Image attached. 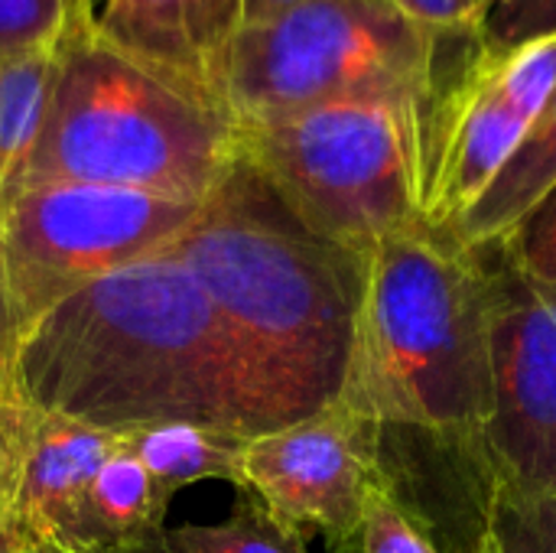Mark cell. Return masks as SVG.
Instances as JSON below:
<instances>
[{"label": "cell", "instance_id": "1", "mask_svg": "<svg viewBox=\"0 0 556 553\" xmlns=\"http://www.w3.org/2000/svg\"><path fill=\"white\" fill-rule=\"evenodd\" d=\"M163 251L182 261L218 316L251 440L339 401L365 254L313 235L241 153Z\"/></svg>", "mask_w": 556, "mask_h": 553}, {"label": "cell", "instance_id": "2", "mask_svg": "<svg viewBox=\"0 0 556 553\" xmlns=\"http://www.w3.org/2000/svg\"><path fill=\"white\" fill-rule=\"evenodd\" d=\"M7 388L29 407L108 433L208 424L251 440L218 316L169 251L91 280L13 345Z\"/></svg>", "mask_w": 556, "mask_h": 553}, {"label": "cell", "instance_id": "3", "mask_svg": "<svg viewBox=\"0 0 556 553\" xmlns=\"http://www.w3.org/2000/svg\"><path fill=\"white\" fill-rule=\"evenodd\" d=\"M339 404L378 427L485 433L495 375L482 248L420 225L368 251Z\"/></svg>", "mask_w": 556, "mask_h": 553}, {"label": "cell", "instance_id": "4", "mask_svg": "<svg viewBox=\"0 0 556 553\" xmlns=\"http://www.w3.org/2000/svg\"><path fill=\"white\" fill-rule=\"evenodd\" d=\"M482 55L479 29H430L394 0H309L235 36L222 104L235 130L339 101L414 104L433 166L446 111Z\"/></svg>", "mask_w": 556, "mask_h": 553}, {"label": "cell", "instance_id": "5", "mask_svg": "<svg viewBox=\"0 0 556 553\" xmlns=\"http://www.w3.org/2000/svg\"><path fill=\"white\" fill-rule=\"evenodd\" d=\"M235 156L238 130L218 108L173 88L81 26L55 49L42 127L3 205L20 189L49 183L202 202Z\"/></svg>", "mask_w": 556, "mask_h": 553}, {"label": "cell", "instance_id": "6", "mask_svg": "<svg viewBox=\"0 0 556 553\" xmlns=\"http://www.w3.org/2000/svg\"><path fill=\"white\" fill-rule=\"evenodd\" d=\"M238 153L319 238L365 254L427 225L430 124L397 101H339L241 127Z\"/></svg>", "mask_w": 556, "mask_h": 553}, {"label": "cell", "instance_id": "7", "mask_svg": "<svg viewBox=\"0 0 556 553\" xmlns=\"http://www.w3.org/2000/svg\"><path fill=\"white\" fill-rule=\"evenodd\" d=\"M195 212L199 202L117 186L20 189L0 209V290L13 345L75 290L163 251Z\"/></svg>", "mask_w": 556, "mask_h": 553}, {"label": "cell", "instance_id": "8", "mask_svg": "<svg viewBox=\"0 0 556 553\" xmlns=\"http://www.w3.org/2000/svg\"><path fill=\"white\" fill-rule=\"evenodd\" d=\"M492 284L495 411L485 427L502 482L556 499V284L482 244Z\"/></svg>", "mask_w": 556, "mask_h": 553}, {"label": "cell", "instance_id": "9", "mask_svg": "<svg viewBox=\"0 0 556 553\" xmlns=\"http://www.w3.org/2000/svg\"><path fill=\"white\" fill-rule=\"evenodd\" d=\"M378 473V424L339 401L293 427L248 440L241 489L300 538L323 535L332 553H358Z\"/></svg>", "mask_w": 556, "mask_h": 553}, {"label": "cell", "instance_id": "10", "mask_svg": "<svg viewBox=\"0 0 556 553\" xmlns=\"http://www.w3.org/2000/svg\"><path fill=\"white\" fill-rule=\"evenodd\" d=\"M556 88V36L505 59L482 55L476 75L446 111L430 166L424 218L453 225L498 176Z\"/></svg>", "mask_w": 556, "mask_h": 553}, {"label": "cell", "instance_id": "11", "mask_svg": "<svg viewBox=\"0 0 556 553\" xmlns=\"http://www.w3.org/2000/svg\"><path fill=\"white\" fill-rule=\"evenodd\" d=\"M378 473L437 551L482 553L502 482L485 433L378 427Z\"/></svg>", "mask_w": 556, "mask_h": 553}, {"label": "cell", "instance_id": "12", "mask_svg": "<svg viewBox=\"0 0 556 553\" xmlns=\"http://www.w3.org/2000/svg\"><path fill=\"white\" fill-rule=\"evenodd\" d=\"M241 26V0H98L88 29L130 62L225 114V62Z\"/></svg>", "mask_w": 556, "mask_h": 553}, {"label": "cell", "instance_id": "13", "mask_svg": "<svg viewBox=\"0 0 556 553\" xmlns=\"http://www.w3.org/2000/svg\"><path fill=\"white\" fill-rule=\"evenodd\" d=\"M121 433H108L81 420L33 407L20 486L10 512L36 538L59 541L72 551L78 505L94 473L121 447Z\"/></svg>", "mask_w": 556, "mask_h": 553}, {"label": "cell", "instance_id": "14", "mask_svg": "<svg viewBox=\"0 0 556 553\" xmlns=\"http://www.w3.org/2000/svg\"><path fill=\"white\" fill-rule=\"evenodd\" d=\"M169 502L127 440L94 473L75 518V553H156Z\"/></svg>", "mask_w": 556, "mask_h": 553}, {"label": "cell", "instance_id": "15", "mask_svg": "<svg viewBox=\"0 0 556 553\" xmlns=\"http://www.w3.org/2000/svg\"><path fill=\"white\" fill-rule=\"evenodd\" d=\"M556 189V88L528 127L518 150L489 183V189L446 231L466 244L482 248L505 238Z\"/></svg>", "mask_w": 556, "mask_h": 553}, {"label": "cell", "instance_id": "16", "mask_svg": "<svg viewBox=\"0 0 556 553\" xmlns=\"http://www.w3.org/2000/svg\"><path fill=\"white\" fill-rule=\"evenodd\" d=\"M134 456L150 473L156 492L173 495L195 482H235L241 486V460L248 440L208 424H160L124 433Z\"/></svg>", "mask_w": 556, "mask_h": 553}, {"label": "cell", "instance_id": "17", "mask_svg": "<svg viewBox=\"0 0 556 553\" xmlns=\"http://www.w3.org/2000/svg\"><path fill=\"white\" fill-rule=\"evenodd\" d=\"M55 49L0 62V205L42 127Z\"/></svg>", "mask_w": 556, "mask_h": 553}, {"label": "cell", "instance_id": "18", "mask_svg": "<svg viewBox=\"0 0 556 553\" xmlns=\"http://www.w3.org/2000/svg\"><path fill=\"white\" fill-rule=\"evenodd\" d=\"M156 553H309L306 538L280 525L251 492L218 525L166 528Z\"/></svg>", "mask_w": 556, "mask_h": 553}, {"label": "cell", "instance_id": "19", "mask_svg": "<svg viewBox=\"0 0 556 553\" xmlns=\"http://www.w3.org/2000/svg\"><path fill=\"white\" fill-rule=\"evenodd\" d=\"M482 553H556V499L498 482Z\"/></svg>", "mask_w": 556, "mask_h": 553}, {"label": "cell", "instance_id": "20", "mask_svg": "<svg viewBox=\"0 0 556 553\" xmlns=\"http://www.w3.org/2000/svg\"><path fill=\"white\" fill-rule=\"evenodd\" d=\"M65 33V0H0V62L49 52Z\"/></svg>", "mask_w": 556, "mask_h": 553}, {"label": "cell", "instance_id": "21", "mask_svg": "<svg viewBox=\"0 0 556 553\" xmlns=\"http://www.w3.org/2000/svg\"><path fill=\"white\" fill-rule=\"evenodd\" d=\"M556 36V0H498L482 13L479 39L489 59Z\"/></svg>", "mask_w": 556, "mask_h": 553}, {"label": "cell", "instance_id": "22", "mask_svg": "<svg viewBox=\"0 0 556 553\" xmlns=\"http://www.w3.org/2000/svg\"><path fill=\"white\" fill-rule=\"evenodd\" d=\"M525 274L556 284V189L505 238L495 241Z\"/></svg>", "mask_w": 556, "mask_h": 553}, {"label": "cell", "instance_id": "23", "mask_svg": "<svg viewBox=\"0 0 556 553\" xmlns=\"http://www.w3.org/2000/svg\"><path fill=\"white\" fill-rule=\"evenodd\" d=\"M358 553H440L433 541L391 502V495L378 486L368 499L362 518Z\"/></svg>", "mask_w": 556, "mask_h": 553}, {"label": "cell", "instance_id": "24", "mask_svg": "<svg viewBox=\"0 0 556 553\" xmlns=\"http://www.w3.org/2000/svg\"><path fill=\"white\" fill-rule=\"evenodd\" d=\"M29 414L33 407L23 398H16L10 388H0V515L10 512L20 486Z\"/></svg>", "mask_w": 556, "mask_h": 553}, {"label": "cell", "instance_id": "25", "mask_svg": "<svg viewBox=\"0 0 556 553\" xmlns=\"http://www.w3.org/2000/svg\"><path fill=\"white\" fill-rule=\"evenodd\" d=\"M410 20L430 29H479L482 23V0H394Z\"/></svg>", "mask_w": 556, "mask_h": 553}, {"label": "cell", "instance_id": "26", "mask_svg": "<svg viewBox=\"0 0 556 553\" xmlns=\"http://www.w3.org/2000/svg\"><path fill=\"white\" fill-rule=\"evenodd\" d=\"M300 3H309V0H241V16H244V26H257V23H267L280 13L300 7Z\"/></svg>", "mask_w": 556, "mask_h": 553}, {"label": "cell", "instance_id": "27", "mask_svg": "<svg viewBox=\"0 0 556 553\" xmlns=\"http://www.w3.org/2000/svg\"><path fill=\"white\" fill-rule=\"evenodd\" d=\"M33 541H36V535L13 512L0 515V553H23L26 544H33Z\"/></svg>", "mask_w": 556, "mask_h": 553}, {"label": "cell", "instance_id": "28", "mask_svg": "<svg viewBox=\"0 0 556 553\" xmlns=\"http://www.w3.org/2000/svg\"><path fill=\"white\" fill-rule=\"evenodd\" d=\"M10 359H13V332H10L3 290H0V388H7V381H10Z\"/></svg>", "mask_w": 556, "mask_h": 553}, {"label": "cell", "instance_id": "29", "mask_svg": "<svg viewBox=\"0 0 556 553\" xmlns=\"http://www.w3.org/2000/svg\"><path fill=\"white\" fill-rule=\"evenodd\" d=\"M68 3V33L91 26V16L98 10V0H65Z\"/></svg>", "mask_w": 556, "mask_h": 553}, {"label": "cell", "instance_id": "30", "mask_svg": "<svg viewBox=\"0 0 556 553\" xmlns=\"http://www.w3.org/2000/svg\"><path fill=\"white\" fill-rule=\"evenodd\" d=\"M23 553H75V551L62 548L59 541H49V538H36L33 544H26V551H23Z\"/></svg>", "mask_w": 556, "mask_h": 553}, {"label": "cell", "instance_id": "31", "mask_svg": "<svg viewBox=\"0 0 556 553\" xmlns=\"http://www.w3.org/2000/svg\"><path fill=\"white\" fill-rule=\"evenodd\" d=\"M492 3H498V0H482V13H485V10H489Z\"/></svg>", "mask_w": 556, "mask_h": 553}]
</instances>
